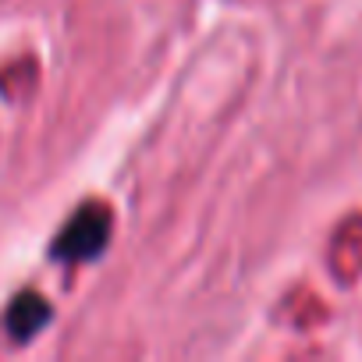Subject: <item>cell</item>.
<instances>
[{"label":"cell","mask_w":362,"mask_h":362,"mask_svg":"<svg viewBox=\"0 0 362 362\" xmlns=\"http://www.w3.org/2000/svg\"><path fill=\"white\" fill-rule=\"evenodd\" d=\"M47 320H50V309H47V302L40 295H22L11 305V313H8V327H11L15 337H33Z\"/></svg>","instance_id":"2"},{"label":"cell","mask_w":362,"mask_h":362,"mask_svg":"<svg viewBox=\"0 0 362 362\" xmlns=\"http://www.w3.org/2000/svg\"><path fill=\"white\" fill-rule=\"evenodd\" d=\"M107 242V217L103 214H78L64 235L57 238L54 245V256L61 259H86V256H96Z\"/></svg>","instance_id":"1"}]
</instances>
